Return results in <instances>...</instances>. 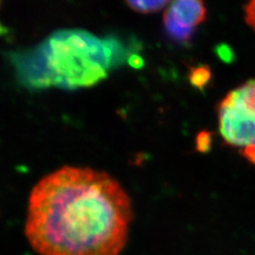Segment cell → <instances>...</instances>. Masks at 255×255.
I'll list each match as a JSON object with an SVG mask.
<instances>
[{
	"mask_svg": "<svg viewBox=\"0 0 255 255\" xmlns=\"http://www.w3.org/2000/svg\"><path fill=\"white\" fill-rule=\"evenodd\" d=\"M132 221L131 199L117 180L65 166L32 189L25 233L38 255H119Z\"/></svg>",
	"mask_w": 255,
	"mask_h": 255,
	"instance_id": "1",
	"label": "cell"
},
{
	"mask_svg": "<svg viewBox=\"0 0 255 255\" xmlns=\"http://www.w3.org/2000/svg\"><path fill=\"white\" fill-rule=\"evenodd\" d=\"M119 44L81 30L54 33L31 54L21 68L25 82L35 87L73 90L92 86L115 67Z\"/></svg>",
	"mask_w": 255,
	"mask_h": 255,
	"instance_id": "2",
	"label": "cell"
},
{
	"mask_svg": "<svg viewBox=\"0 0 255 255\" xmlns=\"http://www.w3.org/2000/svg\"><path fill=\"white\" fill-rule=\"evenodd\" d=\"M218 128L228 146L239 150L255 165V113L244 111L221 100L217 107Z\"/></svg>",
	"mask_w": 255,
	"mask_h": 255,
	"instance_id": "3",
	"label": "cell"
},
{
	"mask_svg": "<svg viewBox=\"0 0 255 255\" xmlns=\"http://www.w3.org/2000/svg\"><path fill=\"white\" fill-rule=\"evenodd\" d=\"M206 19L203 0H171L166 7L163 23L167 35L177 43H188L196 29Z\"/></svg>",
	"mask_w": 255,
	"mask_h": 255,
	"instance_id": "4",
	"label": "cell"
},
{
	"mask_svg": "<svg viewBox=\"0 0 255 255\" xmlns=\"http://www.w3.org/2000/svg\"><path fill=\"white\" fill-rule=\"evenodd\" d=\"M223 100L235 108L255 113V79L231 91Z\"/></svg>",
	"mask_w": 255,
	"mask_h": 255,
	"instance_id": "5",
	"label": "cell"
},
{
	"mask_svg": "<svg viewBox=\"0 0 255 255\" xmlns=\"http://www.w3.org/2000/svg\"><path fill=\"white\" fill-rule=\"evenodd\" d=\"M131 10L140 14H151L168 6L171 0H125Z\"/></svg>",
	"mask_w": 255,
	"mask_h": 255,
	"instance_id": "6",
	"label": "cell"
},
{
	"mask_svg": "<svg viewBox=\"0 0 255 255\" xmlns=\"http://www.w3.org/2000/svg\"><path fill=\"white\" fill-rule=\"evenodd\" d=\"M188 79L190 83L199 90H204L212 80V70L209 66L201 65L190 68Z\"/></svg>",
	"mask_w": 255,
	"mask_h": 255,
	"instance_id": "7",
	"label": "cell"
},
{
	"mask_svg": "<svg viewBox=\"0 0 255 255\" xmlns=\"http://www.w3.org/2000/svg\"><path fill=\"white\" fill-rule=\"evenodd\" d=\"M244 11L247 26H249L255 32V0H248L244 7Z\"/></svg>",
	"mask_w": 255,
	"mask_h": 255,
	"instance_id": "8",
	"label": "cell"
},
{
	"mask_svg": "<svg viewBox=\"0 0 255 255\" xmlns=\"http://www.w3.org/2000/svg\"><path fill=\"white\" fill-rule=\"evenodd\" d=\"M1 2H2V0H0V5H1Z\"/></svg>",
	"mask_w": 255,
	"mask_h": 255,
	"instance_id": "9",
	"label": "cell"
}]
</instances>
